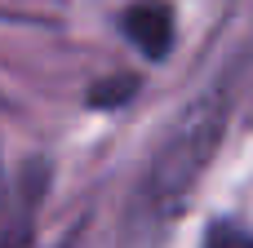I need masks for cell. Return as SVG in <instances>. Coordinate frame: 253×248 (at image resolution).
I'll use <instances>...</instances> for the list:
<instances>
[{
    "label": "cell",
    "mask_w": 253,
    "mask_h": 248,
    "mask_svg": "<svg viewBox=\"0 0 253 248\" xmlns=\"http://www.w3.org/2000/svg\"><path fill=\"white\" fill-rule=\"evenodd\" d=\"M227 129V98L222 93H205L200 102H191V111L178 120V129L169 133V142L160 146V155L151 160L142 191L133 200V217L138 222H169L182 200L196 191L200 173L209 169L218 142Z\"/></svg>",
    "instance_id": "6da1fadb"
},
{
    "label": "cell",
    "mask_w": 253,
    "mask_h": 248,
    "mask_svg": "<svg viewBox=\"0 0 253 248\" xmlns=\"http://www.w3.org/2000/svg\"><path fill=\"white\" fill-rule=\"evenodd\" d=\"M120 22H125V35L138 44L142 58L160 62L173 49V9L165 0H138V4H129Z\"/></svg>",
    "instance_id": "7a4b0ae2"
},
{
    "label": "cell",
    "mask_w": 253,
    "mask_h": 248,
    "mask_svg": "<svg viewBox=\"0 0 253 248\" xmlns=\"http://www.w3.org/2000/svg\"><path fill=\"white\" fill-rule=\"evenodd\" d=\"M133 93H138V80H133V75H120V80L98 84V89L89 93V102H93V106H120V102L133 98Z\"/></svg>",
    "instance_id": "3957f363"
},
{
    "label": "cell",
    "mask_w": 253,
    "mask_h": 248,
    "mask_svg": "<svg viewBox=\"0 0 253 248\" xmlns=\"http://www.w3.org/2000/svg\"><path fill=\"white\" fill-rule=\"evenodd\" d=\"M205 248H253V235L240 231V226H231V222H218V226H209Z\"/></svg>",
    "instance_id": "277c9868"
}]
</instances>
